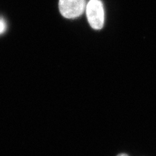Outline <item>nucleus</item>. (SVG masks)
<instances>
[{
  "instance_id": "nucleus-1",
  "label": "nucleus",
  "mask_w": 156,
  "mask_h": 156,
  "mask_svg": "<svg viewBox=\"0 0 156 156\" xmlns=\"http://www.w3.org/2000/svg\"><path fill=\"white\" fill-rule=\"evenodd\" d=\"M87 20L91 28L95 30L102 29L105 22V12L101 0H90L86 5Z\"/></svg>"
},
{
  "instance_id": "nucleus-2",
  "label": "nucleus",
  "mask_w": 156,
  "mask_h": 156,
  "mask_svg": "<svg viewBox=\"0 0 156 156\" xmlns=\"http://www.w3.org/2000/svg\"><path fill=\"white\" fill-rule=\"evenodd\" d=\"M86 5V0H59L58 2L60 13L67 19H75L83 15Z\"/></svg>"
},
{
  "instance_id": "nucleus-3",
  "label": "nucleus",
  "mask_w": 156,
  "mask_h": 156,
  "mask_svg": "<svg viewBox=\"0 0 156 156\" xmlns=\"http://www.w3.org/2000/svg\"><path fill=\"white\" fill-rule=\"evenodd\" d=\"M6 25L5 21L2 19H0V34H2L4 31L5 30Z\"/></svg>"
},
{
  "instance_id": "nucleus-4",
  "label": "nucleus",
  "mask_w": 156,
  "mask_h": 156,
  "mask_svg": "<svg viewBox=\"0 0 156 156\" xmlns=\"http://www.w3.org/2000/svg\"><path fill=\"white\" fill-rule=\"evenodd\" d=\"M117 156H129L128 155H126L125 153H121V154H119Z\"/></svg>"
}]
</instances>
